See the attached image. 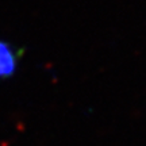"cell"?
Masks as SVG:
<instances>
[{
	"mask_svg": "<svg viewBox=\"0 0 146 146\" xmlns=\"http://www.w3.org/2000/svg\"><path fill=\"white\" fill-rule=\"evenodd\" d=\"M16 68V53L7 43L0 42V77L10 76Z\"/></svg>",
	"mask_w": 146,
	"mask_h": 146,
	"instance_id": "1",
	"label": "cell"
}]
</instances>
